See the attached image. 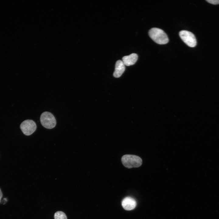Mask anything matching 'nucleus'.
Returning <instances> with one entry per match:
<instances>
[{
  "label": "nucleus",
  "instance_id": "nucleus-1",
  "mask_svg": "<svg viewBox=\"0 0 219 219\" xmlns=\"http://www.w3.org/2000/svg\"><path fill=\"white\" fill-rule=\"evenodd\" d=\"M149 35L155 42L160 44L167 43L169 41L167 35L162 29L153 28L149 31Z\"/></svg>",
  "mask_w": 219,
  "mask_h": 219
},
{
  "label": "nucleus",
  "instance_id": "nucleus-2",
  "mask_svg": "<svg viewBox=\"0 0 219 219\" xmlns=\"http://www.w3.org/2000/svg\"><path fill=\"white\" fill-rule=\"evenodd\" d=\"M123 165L128 169L140 166L142 163L141 158L138 156L130 154L123 155L121 159Z\"/></svg>",
  "mask_w": 219,
  "mask_h": 219
},
{
  "label": "nucleus",
  "instance_id": "nucleus-3",
  "mask_svg": "<svg viewBox=\"0 0 219 219\" xmlns=\"http://www.w3.org/2000/svg\"><path fill=\"white\" fill-rule=\"evenodd\" d=\"M40 120L42 125L45 128L51 129L56 126V119L50 112H44L40 115Z\"/></svg>",
  "mask_w": 219,
  "mask_h": 219
},
{
  "label": "nucleus",
  "instance_id": "nucleus-4",
  "mask_svg": "<svg viewBox=\"0 0 219 219\" xmlns=\"http://www.w3.org/2000/svg\"><path fill=\"white\" fill-rule=\"evenodd\" d=\"M179 35L182 40L189 47H193L196 45V39L195 36L192 33L183 30L180 31Z\"/></svg>",
  "mask_w": 219,
  "mask_h": 219
},
{
  "label": "nucleus",
  "instance_id": "nucleus-5",
  "mask_svg": "<svg viewBox=\"0 0 219 219\" xmlns=\"http://www.w3.org/2000/svg\"><path fill=\"white\" fill-rule=\"evenodd\" d=\"M20 128L25 135L29 136L32 134L35 131L36 129V125L33 120H26L21 123Z\"/></svg>",
  "mask_w": 219,
  "mask_h": 219
},
{
  "label": "nucleus",
  "instance_id": "nucleus-6",
  "mask_svg": "<svg viewBox=\"0 0 219 219\" xmlns=\"http://www.w3.org/2000/svg\"><path fill=\"white\" fill-rule=\"evenodd\" d=\"M137 203L135 200L130 197L125 198L122 202V205L125 210H130L134 209L136 207Z\"/></svg>",
  "mask_w": 219,
  "mask_h": 219
},
{
  "label": "nucleus",
  "instance_id": "nucleus-7",
  "mask_svg": "<svg viewBox=\"0 0 219 219\" xmlns=\"http://www.w3.org/2000/svg\"><path fill=\"white\" fill-rule=\"evenodd\" d=\"M125 68V65L122 61H117L115 64V71L113 73V76L115 78L120 77L124 71Z\"/></svg>",
  "mask_w": 219,
  "mask_h": 219
},
{
  "label": "nucleus",
  "instance_id": "nucleus-8",
  "mask_svg": "<svg viewBox=\"0 0 219 219\" xmlns=\"http://www.w3.org/2000/svg\"><path fill=\"white\" fill-rule=\"evenodd\" d=\"M137 55L135 53H132L123 57L122 58V61L125 65L129 66L134 64L137 61Z\"/></svg>",
  "mask_w": 219,
  "mask_h": 219
},
{
  "label": "nucleus",
  "instance_id": "nucleus-9",
  "mask_svg": "<svg viewBox=\"0 0 219 219\" xmlns=\"http://www.w3.org/2000/svg\"><path fill=\"white\" fill-rule=\"evenodd\" d=\"M54 219H67L65 214L61 211L56 212L54 214Z\"/></svg>",
  "mask_w": 219,
  "mask_h": 219
},
{
  "label": "nucleus",
  "instance_id": "nucleus-10",
  "mask_svg": "<svg viewBox=\"0 0 219 219\" xmlns=\"http://www.w3.org/2000/svg\"><path fill=\"white\" fill-rule=\"evenodd\" d=\"M208 2L214 5L219 4V0H206Z\"/></svg>",
  "mask_w": 219,
  "mask_h": 219
},
{
  "label": "nucleus",
  "instance_id": "nucleus-11",
  "mask_svg": "<svg viewBox=\"0 0 219 219\" xmlns=\"http://www.w3.org/2000/svg\"><path fill=\"white\" fill-rule=\"evenodd\" d=\"M2 192L1 189H0V201H1V199L2 198Z\"/></svg>",
  "mask_w": 219,
  "mask_h": 219
}]
</instances>
